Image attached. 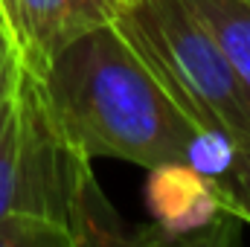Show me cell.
I'll return each mask as SVG.
<instances>
[{"instance_id":"6da1fadb","label":"cell","mask_w":250,"mask_h":247,"mask_svg":"<svg viewBox=\"0 0 250 247\" xmlns=\"http://www.w3.org/2000/svg\"><path fill=\"white\" fill-rule=\"evenodd\" d=\"M38 79L56 125L84 157L143 169L187 160L195 125L137 59L114 21L67 44Z\"/></svg>"},{"instance_id":"7a4b0ae2","label":"cell","mask_w":250,"mask_h":247,"mask_svg":"<svg viewBox=\"0 0 250 247\" xmlns=\"http://www.w3.org/2000/svg\"><path fill=\"white\" fill-rule=\"evenodd\" d=\"M114 26L195 131H215L250 148L248 87L184 0H128Z\"/></svg>"},{"instance_id":"3957f363","label":"cell","mask_w":250,"mask_h":247,"mask_svg":"<svg viewBox=\"0 0 250 247\" xmlns=\"http://www.w3.org/2000/svg\"><path fill=\"white\" fill-rule=\"evenodd\" d=\"M146 206L151 227L134 236V245H227L242 221L221 206L215 181L184 160L148 169Z\"/></svg>"},{"instance_id":"277c9868","label":"cell","mask_w":250,"mask_h":247,"mask_svg":"<svg viewBox=\"0 0 250 247\" xmlns=\"http://www.w3.org/2000/svg\"><path fill=\"white\" fill-rule=\"evenodd\" d=\"M108 21H114L108 0H0V26L18 62L35 76H41L67 44Z\"/></svg>"},{"instance_id":"5b68a950","label":"cell","mask_w":250,"mask_h":247,"mask_svg":"<svg viewBox=\"0 0 250 247\" xmlns=\"http://www.w3.org/2000/svg\"><path fill=\"white\" fill-rule=\"evenodd\" d=\"M212 32L250 93V0H184Z\"/></svg>"},{"instance_id":"8992f818","label":"cell","mask_w":250,"mask_h":247,"mask_svg":"<svg viewBox=\"0 0 250 247\" xmlns=\"http://www.w3.org/2000/svg\"><path fill=\"white\" fill-rule=\"evenodd\" d=\"M18 56L0 84V215L15 209L18 154H21V108H18Z\"/></svg>"},{"instance_id":"52a82bcc","label":"cell","mask_w":250,"mask_h":247,"mask_svg":"<svg viewBox=\"0 0 250 247\" xmlns=\"http://www.w3.org/2000/svg\"><path fill=\"white\" fill-rule=\"evenodd\" d=\"M0 247H76L59 221L12 209L0 215Z\"/></svg>"},{"instance_id":"ba28073f","label":"cell","mask_w":250,"mask_h":247,"mask_svg":"<svg viewBox=\"0 0 250 247\" xmlns=\"http://www.w3.org/2000/svg\"><path fill=\"white\" fill-rule=\"evenodd\" d=\"M212 181L218 189L221 206L250 227V148H239L233 163Z\"/></svg>"},{"instance_id":"9c48e42d","label":"cell","mask_w":250,"mask_h":247,"mask_svg":"<svg viewBox=\"0 0 250 247\" xmlns=\"http://www.w3.org/2000/svg\"><path fill=\"white\" fill-rule=\"evenodd\" d=\"M12 59H15V47H12L6 29L0 26V84H3V79H6V70H9Z\"/></svg>"},{"instance_id":"30bf717a","label":"cell","mask_w":250,"mask_h":247,"mask_svg":"<svg viewBox=\"0 0 250 247\" xmlns=\"http://www.w3.org/2000/svg\"><path fill=\"white\" fill-rule=\"evenodd\" d=\"M108 3H111V6H114V15H117V9H120V6H125V3H128V0H108Z\"/></svg>"}]
</instances>
